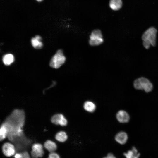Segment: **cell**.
Returning <instances> with one entry per match:
<instances>
[{"label": "cell", "instance_id": "obj_1", "mask_svg": "<svg viewBox=\"0 0 158 158\" xmlns=\"http://www.w3.org/2000/svg\"><path fill=\"white\" fill-rule=\"evenodd\" d=\"M157 30L153 27L147 30L142 35L143 45L145 48L148 49L150 46L155 47L156 45Z\"/></svg>", "mask_w": 158, "mask_h": 158}, {"label": "cell", "instance_id": "obj_2", "mask_svg": "<svg viewBox=\"0 0 158 158\" xmlns=\"http://www.w3.org/2000/svg\"><path fill=\"white\" fill-rule=\"evenodd\" d=\"M133 86L136 89L144 90L146 92H151L153 88L152 84L150 80L143 77L135 80L133 82Z\"/></svg>", "mask_w": 158, "mask_h": 158}, {"label": "cell", "instance_id": "obj_3", "mask_svg": "<svg viewBox=\"0 0 158 158\" xmlns=\"http://www.w3.org/2000/svg\"><path fill=\"white\" fill-rule=\"evenodd\" d=\"M66 60V58L62 50L59 49L51 59L49 65L53 68L57 69L65 63Z\"/></svg>", "mask_w": 158, "mask_h": 158}, {"label": "cell", "instance_id": "obj_4", "mask_svg": "<svg viewBox=\"0 0 158 158\" xmlns=\"http://www.w3.org/2000/svg\"><path fill=\"white\" fill-rule=\"evenodd\" d=\"M104 40L101 31L99 29L93 30L90 36L89 44L92 46H96L101 44Z\"/></svg>", "mask_w": 158, "mask_h": 158}, {"label": "cell", "instance_id": "obj_5", "mask_svg": "<svg viewBox=\"0 0 158 158\" xmlns=\"http://www.w3.org/2000/svg\"><path fill=\"white\" fill-rule=\"evenodd\" d=\"M44 154L43 147L39 143H35L32 147L31 156L32 158L42 157Z\"/></svg>", "mask_w": 158, "mask_h": 158}, {"label": "cell", "instance_id": "obj_6", "mask_svg": "<svg viewBox=\"0 0 158 158\" xmlns=\"http://www.w3.org/2000/svg\"><path fill=\"white\" fill-rule=\"evenodd\" d=\"M2 151L4 154L7 157H10L15 154L16 150L14 145L10 142L4 143L2 146Z\"/></svg>", "mask_w": 158, "mask_h": 158}, {"label": "cell", "instance_id": "obj_7", "mask_svg": "<svg viewBox=\"0 0 158 158\" xmlns=\"http://www.w3.org/2000/svg\"><path fill=\"white\" fill-rule=\"evenodd\" d=\"M51 122L56 125L65 126L67 124L68 121L64 116L61 114H57L53 115L51 119Z\"/></svg>", "mask_w": 158, "mask_h": 158}, {"label": "cell", "instance_id": "obj_8", "mask_svg": "<svg viewBox=\"0 0 158 158\" xmlns=\"http://www.w3.org/2000/svg\"><path fill=\"white\" fill-rule=\"evenodd\" d=\"M116 118L119 122L125 123L129 122L130 117L127 112L123 110H121L117 113Z\"/></svg>", "mask_w": 158, "mask_h": 158}, {"label": "cell", "instance_id": "obj_9", "mask_svg": "<svg viewBox=\"0 0 158 158\" xmlns=\"http://www.w3.org/2000/svg\"><path fill=\"white\" fill-rule=\"evenodd\" d=\"M128 138L127 134L123 131H121L115 135V139L118 143L123 145L127 142Z\"/></svg>", "mask_w": 158, "mask_h": 158}, {"label": "cell", "instance_id": "obj_10", "mask_svg": "<svg viewBox=\"0 0 158 158\" xmlns=\"http://www.w3.org/2000/svg\"><path fill=\"white\" fill-rule=\"evenodd\" d=\"M41 37L39 35H36L31 40V43L32 46L35 49H40L43 47V44L41 40Z\"/></svg>", "mask_w": 158, "mask_h": 158}, {"label": "cell", "instance_id": "obj_11", "mask_svg": "<svg viewBox=\"0 0 158 158\" xmlns=\"http://www.w3.org/2000/svg\"><path fill=\"white\" fill-rule=\"evenodd\" d=\"M123 155L126 158H139L140 154L138 152L135 147H133L131 150H128L126 153H124Z\"/></svg>", "mask_w": 158, "mask_h": 158}, {"label": "cell", "instance_id": "obj_12", "mask_svg": "<svg viewBox=\"0 0 158 158\" xmlns=\"http://www.w3.org/2000/svg\"><path fill=\"white\" fill-rule=\"evenodd\" d=\"M44 147L46 150L50 152H54L57 148L56 143L50 140H47L44 142Z\"/></svg>", "mask_w": 158, "mask_h": 158}, {"label": "cell", "instance_id": "obj_13", "mask_svg": "<svg viewBox=\"0 0 158 158\" xmlns=\"http://www.w3.org/2000/svg\"><path fill=\"white\" fill-rule=\"evenodd\" d=\"M122 1L121 0H110L109 6L113 10L117 11L121 7Z\"/></svg>", "mask_w": 158, "mask_h": 158}, {"label": "cell", "instance_id": "obj_14", "mask_svg": "<svg viewBox=\"0 0 158 158\" xmlns=\"http://www.w3.org/2000/svg\"><path fill=\"white\" fill-rule=\"evenodd\" d=\"M84 109L89 112H93L95 110L96 107L95 104L90 101H86L83 105Z\"/></svg>", "mask_w": 158, "mask_h": 158}, {"label": "cell", "instance_id": "obj_15", "mask_svg": "<svg viewBox=\"0 0 158 158\" xmlns=\"http://www.w3.org/2000/svg\"><path fill=\"white\" fill-rule=\"evenodd\" d=\"M56 139L60 142H65L68 139V136L66 133L63 131L58 132L55 135Z\"/></svg>", "mask_w": 158, "mask_h": 158}, {"label": "cell", "instance_id": "obj_16", "mask_svg": "<svg viewBox=\"0 0 158 158\" xmlns=\"http://www.w3.org/2000/svg\"><path fill=\"white\" fill-rule=\"evenodd\" d=\"M2 60L4 64L6 66L10 65L14 61L13 55L10 54H7L3 57Z\"/></svg>", "mask_w": 158, "mask_h": 158}, {"label": "cell", "instance_id": "obj_17", "mask_svg": "<svg viewBox=\"0 0 158 158\" xmlns=\"http://www.w3.org/2000/svg\"><path fill=\"white\" fill-rule=\"evenodd\" d=\"M5 126H2L0 129V140H1L4 139L6 137L7 131Z\"/></svg>", "mask_w": 158, "mask_h": 158}, {"label": "cell", "instance_id": "obj_18", "mask_svg": "<svg viewBox=\"0 0 158 158\" xmlns=\"http://www.w3.org/2000/svg\"><path fill=\"white\" fill-rule=\"evenodd\" d=\"M48 158H60L59 155L54 152H50Z\"/></svg>", "mask_w": 158, "mask_h": 158}, {"label": "cell", "instance_id": "obj_19", "mask_svg": "<svg viewBox=\"0 0 158 158\" xmlns=\"http://www.w3.org/2000/svg\"><path fill=\"white\" fill-rule=\"evenodd\" d=\"M23 158H31L30 156L28 153L26 151H24L22 152Z\"/></svg>", "mask_w": 158, "mask_h": 158}, {"label": "cell", "instance_id": "obj_20", "mask_svg": "<svg viewBox=\"0 0 158 158\" xmlns=\"http://www.w3.org/2000/svg\"><path fill=\"white\" fill-rule=\"evenodd\" d=\"M14 158H23L22 153H18L16 154L14 156Z\"/></svg>", "mask_w": 158, "mask_h": 158}, {"label": "cell", "instance_id": "obj_21", "mask_svg": "<svg viewBox=\"0 0 158 158\" xmlns=\"http://www.w3.org/2000/svg\"><path fill=\"white\" fill-rule=\"evenodd\" d=\"M103 158H116V157L111 153H108L106 157Z\"/></svg>", "mask_w": 158, "mask_h": 158}, {"label": "cell", "instance_id": "obj_22", "mask_svg": "<svg viewBox=\"0 0 158 158\" xmlns=\"http://www.w3.org/2000/svg\"><path fill=\"white\" fill-rule=\"evenodd\" d=\"M36 0L38 2H41L43 0Z\"/></svg>", "mask_w": 158, "mask_h": 158}]
</instances>
